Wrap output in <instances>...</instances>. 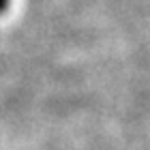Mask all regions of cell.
<instances>
[{"label":"cell","mask_w":150,"mask_h":150,"mask_svg":"<svg viewBox=\"0 0 150 150\" xmlns=\"http://www.w3.org/2000/svg\"><path fill=\"white\" fill-rule=\"evenodd\" d=\"M6 2H9V0H0V13L4 11V6H6Z\"/></svg>","instance_id":"6da1fadb"}]
</instances>
